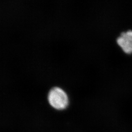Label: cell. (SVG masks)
Listing matches in <instances>:
<instances>
[{
    "label": "cell",
    "mask_w": 132,
    "mask_h": 132,
    "mask_svg": "<svg viewBox=\"0 0 132 132\" xmlns=\"http://www.w3.org/2000/svg\"><path fill=\"white\" fill-rule=\"evenodd\" d=\"M47 99L51 106L58 110L66 109L69 103L67 94L59 87H54L50 90Z\"/></svg>",
    "instance_id": "obj_1"
},
{
    "label": "cell",
    "mask_w": 132,
    "mask_h": 132,
    "mask_svg": "<svg viewBox=\"0 0 132 132\" xmlns=\"http://www.w3.org/2000/svg\"><path fill=\"white\" fill-rule=\"evenodd\" d=\"M118 46L125 53H132V30L122 32L117 39Z\"/></svg>",
    "instance_id": "obj_2"
}]
</instances>
